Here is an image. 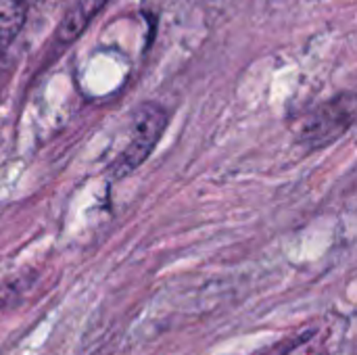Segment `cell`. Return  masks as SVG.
<instances>
[{
	"instance_id": "6da1fadb",
	"label": "cell",
	"mask_w": 357,
	"mask_h": 355,
	"mask_svg": "<svg viewBox=\"0 0 357 355\" xmlns=\"http://www.w3.org/2000/svg\"><path fill=\"white\" fill-rule=\"evenodd\" d=\"M165 126H167V113L159 105L155 103L142 105L132 117L130 142L123 149V153L111 163L109 176L113 180H121L130 176L138 165H142L153 153V149L157 146Z\"/></svg>"
},
{
	"instance_id": "7a4b0ae2",
	"label": "cell",
	"mask_w": 357,
	"mask_h": 355,
	"mask_svg": "<svg viewBox=\"0 0 357 355\" xmlns=\"http://www.w3.org/2000/svg\"><path fill=\"white\" fill-rule=\"evenodd\" d=\"M356 117V98L351 94H343L318 111H314L299 130V140L310 149H320L331 142H335L339 136H343Z\"/></svg>"
},
{
	"instance_id": "3957f363",
	"label": "cell",
	"mask_w": 357,
	"mask_h": 355,
	"mask_svg": "<svg viewBox=\"0 0 357 355\" xmlns=\"http://www.w3.org/2000/svg\"><path fill=\"white\" fill-rule=\"evenodd\" d=\"M27 8L29 6L25 0H0V52L6 50L19 36Z\"/></svg>"
},
{
	"instance_id": "277c9868",
	"label": "cell",
	"mask_w": 357,
	"mask_h": 355,
	"mask_svg": "<svg viewBox=\"0 0 357 355\" xmlns=\"http://www.w3.org/2000/svg\"><path fill=\"white\" fill-rule=\"evenodd\" d=\"M31 282H33V276H17V278L2 280L0 282V310L19 301L23 293L31 287Z\"/></svg>"
}]
</instances>
